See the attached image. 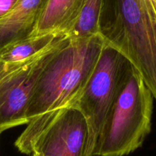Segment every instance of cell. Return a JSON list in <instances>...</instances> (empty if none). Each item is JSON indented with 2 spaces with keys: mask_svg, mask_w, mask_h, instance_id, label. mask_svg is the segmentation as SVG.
Listing matches in <instances>:
<instances>
[{
  "mask_svg": "<svg viewBox=\"0 0 156 156\" xmlns=\"http://www.w3.org/2000/svg\"><path fill=\"white\" fill-rule=\"evenodd\" d=\"M67 37L23 62L0 61V134L9 129L28 124L26 110L33 88Z\"/></svg>",
  "mask_w": 156,
  "mask_h": 156,
  "instance_id": "5b68a950",
  "label": "cell"
},
{
  "mask_svg": "<svg viewBox=\"0 0 156 156\" xmlns=\"http://www.w3.org/2000/svg\"><path fill=\"white\" fill-rule=\"evenodd\" d=\"M131 66L130 61L120 51L105 43L90 78L73 105L86 117L93 151L97 136L125 83Z\"/></svg>",
  "mask_w": 156,
  "mask_h": 156,
  "instance_id": "277c9868",
  "label": "cell"
},
{
  "mask_svg": "<svg viewBox=\"0 0 156 156\" xmlns=\"http://www.w3.org/2000/svg\"><path fill=\"white\" fill-rule=\"evenodd\" d=\"M103 0H83L77 18L66 34L79 38L99 34V19Z\"/></svg>",
  "mask_w": 156,
  "mask_h": 156,
  "instance_id": "30bf717a",
  "label": "cell"
},
{
  "mask_svg": "<svg viewBox=\"0 0 156 156\" xmlns=\"http://www.w3.org/2000/svg\"><path fill=\"white\" fill-rule=\"evenodd\" d=\"M18 2L19 0H0V19L7 16Z\"/></svg>",
  "mask_w": 156,
  "mask_h": 156,
  "instance_id": "8fae6325",
  "label": "cell"
},
{
  "mask_svg": "<svg viewBox=\"0 0 156 156\" xmlns=\"http://www.w3.org/2000/svg\"><path fill=\"white\" fill-rule=\"evenodd\" d=\"M31 156H38V155H37V154H35V153H31Z\"/></svg>",
  "mask_w": 156,
  "mask_h": 156,
  "instance_id": "4fadbf2b",
  "label": "cell"
},
{
  "mask_svg": "<svg viewBox=\"0 0 156 156\" xmlns=\"http://www.w3.org/2000/svg\"><path fill=\"white\" fill-rule=\"evenodd\" d=\"M105 43L100 34L65 39L33 88L26 110L27 127L15 142L21 153L31 154L39 135L61 111L76 103L95 69Z\"/></svg>",
  "mask_w": 156,
  "mask_h": 156,
  "instance_id": "6da1fadb",
  "label": "cell"
},
{
  "mask_svg": "<svg viewBox=\"0 0 156 156\" xmlns=\"http://www.w3.org/2000/svg\"><path fill=\"white\" fill-rule=\"evenodd\" d=\"M38 156H92L87 121L74 106L61 111L32 146Z\"/></svg>",
  "mask_w": 156,
  "mask_h": 156,
  "instance_id": "8992f818",
  "label": "cell"
},
{
  "mask_svg": "<svg viewBox=\"0 0 156 156\" xmlns=\"http://www.w3.org/2000/svg\"><path fill=\"white\" fill-rule=\"evenodd\" d=\"M67 34L64 31L32 34L0 48V61L9 64L21 63L44 51Z\"/></svg>",
  "mask_w": 156,
  "mask_h": 156,
  "instance_id": "9c48e42d",
  "label": "cell"
},
{
  "mask_svg": "<svg viewBox=\"0 0 156 156\" xmlns=\"http://www.w3.org/2000/svg\"><path fill=\"white\" fill-rule=\"evenodd\" d=\"M83 0H48L33 34L67 33L77 18Z\"/></svg>",
  "mask_w": 156,
  "mask_h": 156,
  "instance_id": "ba28073f",
  "label": "cell"
},
{
  "mask_svg": "<svg viewBox=\"0 0 156 156\" xmlns=\"http://www.w3.org/2000/svg\"><path fill=\"white\" fill-rule=\"evenodd\" d=\"M48 0H19L0 19V48L33 34Z\"/></svg>",
  "mask_w": 156,
  "mask_h": 156,
  "instance_id": "52a82bcc",
  "label": "cell"
},
{
  "mask_svg": "<svg viewBox=\"0 0 156 156\" xmlns=\"http://www.w3.org/2000/svg\"><path fill=\"white\" fill-rule=\"evenodd\" d=\"M99 34L136 67L156 101V20L140 0H103Z\"/></svg>",
  "mask_w": 156,
  "mask_h": 156,
  "instance_id": "7a4b0ae2",
  "label": "cell"
},
{
  "mask_svg": "<svg viewBox=\"0 0 156 156\" xmlns=\"http://www.w3.org/2000/svg\"><path fill=\"white\" fill-rule=\"evenodd\" d=\"M154 97L132 64L96 140L92 156H124L140 148L151 132Z\"/></svg>",
  "mask_w": 156,
  "mask_h": 156,
  "instance_id": "3957f363",
  "label": "cell"
},
{
  "mask_svg": "<svg viewBox=\"0 0 156 156\" xmlns=\"http://www.w3.org/2000/svg\"><path fill=\"white\" fill-rule=\"evenodd\" d=\"M148 12L156 20V0H140Z\"/></svg>",
  "mask_w": 156,
  "mask_h": 156,
  "instance_id": "7c38bea8",
  "label": "cell"
}]
</instances>
